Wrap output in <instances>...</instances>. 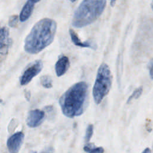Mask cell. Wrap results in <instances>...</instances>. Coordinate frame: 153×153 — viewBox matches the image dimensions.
Masks as SVG:
<instances>
[{
  "label": "cell",
  "mask_w": 153,
  "mask_h": 153,
  "mask_svg": "<svg viewBox=\"0 0 153 153\" xmlns=\"http://www.w3.org/2000/svg\"><path fill=\"white\" fill-rule=\"evenodd\" d=\"M84 151L87 152H103L104 149L102 147L96 146L93 144H87L84 146Z\"/></svg>",
  "instance_id": "obj_13"
},
{
  "label": "cell",
  "mask_w": 153,
  "mask_h": 153,
  "mask_svg": "<svg viewBox=\"0 0 153 153\" xmlns=\"http://www.w3.org/2000/svg\"><path fill=\"white\" fill-rule=\"evenodd\" d=\"M57 30L56 22L49 18L39 20L25 38L24 49L29 54H37L53 41Z\"/></svg>",
  "instance_id": "obj_1"
},
{
  "label": "cell",
  "mask_w": 153,
  "mask_h": 153,
  "mask_svg": "<svg viewBox=\"0 0 153 153\" xmlns=\"http://www.w3.org/2000/svg\"><path fill=\"white\" fill-rule=\"evenodd\" d=\"M19 21V16L17 15H14L10 17L9 21H8V25L11 27H15L17 26V23Z\"/></svg>",
  "instance_id": "obj_16"
},
{
  "label": "cell",
  "mask_w": 153,
  "mask_h": 153,
  "mask_svg": "<svg viewBox=\"0 0 153 153\" xmlns=\"http://www.w3.org/2000/svg\"><path fill=\"white\" fill-rule=\"evenodd\" d=\"M11 42L8 28L0 26V54L6 55L8 53Z\"/></svg>",
  "instance_id": "obj_8"
},
{
  "label": "cell",
  "mask_w": 153,
  "mask_h": 153,
  "mask_svg": "<svg viewBox=\"0 0 153 153\" xmlns=\"http://www.w3.org/2000/svg\"><path fill=\"white\" fill-rule=\"evenodd\" d=\"M25 134L22 131H18L11 135L7 142L8 151L12 153L18 152L22 145Z\"/></svg>",
  "instance_id": "obj_7"
},
{
  "label": "cell",
  "mask_w": 153,
  "mask_h": 153,
  "mask_svg": "<svg viewBox=\"0 0 153 153\" xmlns=\"http://www.w3.org/2000/svg\"><path fill=\"white\" fill-rule=\"evenodd\" d=\"M88 87L80 81L71 86L60 97L59 103L64 115L74 118L83 114L87 104Z\"/></svg>",
  "instance_id": "obj_2"
},
{
  "label": "cell",
  "mask_w": 153,
  "mask_h": 153,
  "mask_svg": "<svg viewBox=\"0 0 153 153\" xmlns=\"http://www.w3.org/2000/svg\"><path fill=\"white\" fill-rule=\"evenodd\" d=\"M142 92H143V87L142 86L137 88L136 89H135L134 90V91L132 93V94L127 99V103H129L133 99H138L140 96V95L142 94Z\"/></svg>",
  "instance_id": "obj_14"
},
{
  "label": "cell",
  "mask_w": 153,
  "mask_h": 153,
  "mask_svg": "<svg viewBox=\"0 0 153 153\" xmlns=\"http://www.w3.org/2000/svg\"><path fill=\"white\" fill-rule=\"evenodd\" d=\"M148 69L149 70V75L151 79H152V60H151L148 65Z\"/></svg>",
  "instance_id": "obj_17"
},
{
  "label": "cell",
  "mask_w": 153,
  "mask_h": 153,
  "mask_svg": "<svg viewBox=\"0 0 153 153\" xmlns=\"http://www.w3.org/2000/svg\"><path fill=\"white\" fill-rule=\"evenodd\" d=\"M112 75L108 65L102 63L100 65L93 88V97L96 104H100L108 94L112 85Z\"/></svg>",
  "instance_id": "obj_4"
},
{
  "label": "cell",
  "mask_w": 153,
  "mask_h": 153,
  "mask_svg": "<svg viewBox=\"0 0 153 153\" xmlns=\"http://www.w3.org/2000/svg\"><path fill=\"white\" fill-rule=\"evenodd\" d=\"M69 35L71 38V41L73 42V43L75 45L80 47H88L90 48H94V46L92 45V44L90 42L81 41L79 39L76 32L73 29H69Z\"/></svg>",
  "instance_id": "obj_11"
},
{
  "label": "cell",
  "mask_w": 153,
  "mask_h": 153,
  "mask_svg": "<svg viewBox=\"0 0 153 153\" xmlns=\"http://www.w3.org/2000/svg\"><path fill=\"white\" fill-rule=\"evenodd\" d=\"M106 0H83L76 9L72 20L75 27H83L95 22L102 14Z\"/></svg>",
  "instance_id": "obj_3"
},
{
  "label": "cell",
  "mask_w": 153,
  "mask_h": 153,
  "mask_svg": "<svg viewBox=\"0 0 153 153\" xmlns=\"http://www.w3.org/2000/svg\"><path fill=\"white\" fill-rule=\"evenodd\" d=\"M44 117L45 113L44 111L38 109L31 110L28 112L26 124L30 128L37 127L42 123Z\"/></svg>",
  "instance_id": "obj_6"
},
{
  "label": "cell",
  "mask_w": 153,
  "mask_h": 153,
  "mask_svg": "<svg viewBox=\"0 0 153 153\" xmlns=\"http://www.w3.org/2000/svg\"><path fill=\"white\" fill-rule=\"evenodd\" d=\"M142 152L143 153H146V152H149V153H151V152H152V151H151V150L149 148H146L145 150H143V151H142Z\"/></svg>",
  "instance_id": "obj_19"
},
{
  "label": "cell",
  "mask_w": 153,
  "mask_h": 153,
  "mask_svg": "<svg viewBox=\"0 0 153 153\" xmlns=\"http://www.w3.org/2000/svg\"><path fill=\"white\" fill-rule=\"evenodd\" d=\"M40 82H41V84L46 88H50L53 87L52 79L48 75H45L42 76L40 78Z\"/></svg>",
  "instance_id": "obj_12"
},
{
  "label": "cell",
  "mask_w": 153,
  "mask_h": 153,
  "mask_svg": "<svg viewBox=\"0 0 153 153\" xmlns=\"http://www.w3.org/2000/svg\"><path fill=\"white\" fill-rule=\"evenodd\" d=\"M43 68V63L41 60H36L32 63L23 72L20 78L21 85H25L29 83Z\"/></svg>",
  "instance_id": "obj_5"
},
{
  "label": "cell",
  "mask_w": 153,
  "mask_h": 153,
  "mask_svg": "<svg viewBox=\"0 0 153 153\" xmlns=\"http://www.w3.org/2000/svg\"><path fill=\"white\" fill-rule=\"evenodd\" d=\"M25 98L27 101L30 100V96H31V94H30V91L29 90H25Z\"/></svg>",
  "instance_id": "obj_18"
},
{
  "label": "cell",
  "mask_w": 153,
  "mask_h": 153,
  "mask_svg": "<svg viewBox=\"0 0 153 153\" xmlns=\"http://www.w3.org/2000/svg\"><path fill=\"white\" fill-rule=\"evenodd\" d=\"M70 66L69 58L66 56H60L55 65V71L57 76L63 75L68 70Z\"/></svg>",
  "instance_id": "obj_9"
},
{
  "label": "cell",
  "mask_w": 153,
  "mask_h": 153,
  "mask_svg": "<svg viewBox=\"0 0 153 153\" xmlns=\"http://www.w3.org/2000/svg\"><path fill=\"white\" fill-rule=\"evenodd\" d=\"M111 1V6H114L115 4V2H116V0H110Z\"/></svg>",
  "instance_id": "obj_20"
},
{
  "label": "cell",
  "mask_w": 153,
  "mask_h": 153,
  "mask_svg": "<svg viewBox=\"0 0 153 153\" xmlns=\"http://www.w3.org/2000/svg\"><path fill=\"white\" fill-rule=\"evenodd\" d=\"M70 1H71V2H75V1H76V0H69Z\"/></svg>",
  "instance_id": "obj_21"
},
{
  "label": "cell",
  "mask_w": 153,
  "mask_h": 153,
  "mask_svg": "<svg viewBox=\"0 0 153 153\" xmlns=\"http://www.w3.org/2000/svg\"><path fill=\"white\" fill-rule=\"evenodd\" d=\"M39 1L40 0H27L26 1L20 14V20L21 22H25L30 17L34 8L35 4Z\"/></svg>",
  "instance_id": "obj_10"
},
{
  "label": "cell",
  "mask_w": 153,
  "mask_h": 153,
  "mask_svg": "<svg viewBox=\"0 0 153 153\" xmlns=\"http://www.w3.org/2000/svg\"><path fill=\"white\" fill-rule=\"evenodd\" d=\"M93 126L92 124H89L87 127L86 131H85V140L86 142H88L93 134Z\"/></svg>",
  "instance_id": "obj_15"
}]
</instances>
